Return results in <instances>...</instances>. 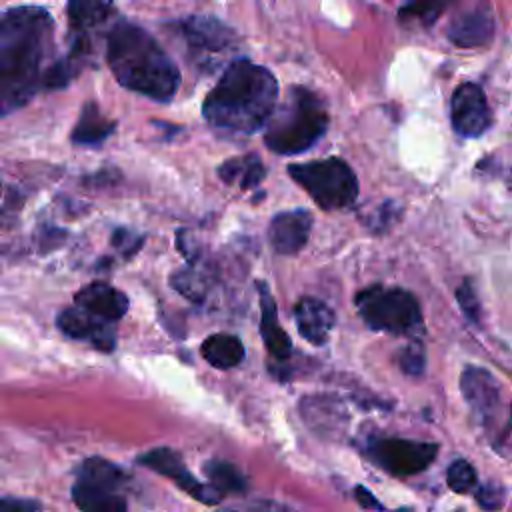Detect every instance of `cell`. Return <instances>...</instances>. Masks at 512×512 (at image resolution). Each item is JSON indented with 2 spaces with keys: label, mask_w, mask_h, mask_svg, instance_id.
<instances>
[{
  "label": "cell",
  "mask_w": 512,
  "mask_h": 512,
  "mask_svg": "<svg viewBox=\"0 0 512 512\" xmlns=\"http://www.w3.org/2000/svg\"><path fill=\"white\" fill-rule=\"evenodd\" d=\"M368 458L394 476H412L426 470L438 454V444L406 438H370Z\"/></svg>",
  "instance_id": "cell-7"
},
{
  "label": "cell",
  "mask_w": 512,
  "mask_h": 512,
  "mask_svg": "<svg viewBox=\"0 0 512 512\" xmlns=\"http://www.w3.org/2000/svg\"><path fill=\"white\" fill-rule=\"evenodd\" d=\"M106 60L116 80L146 98L170 102L180 88V70L158 40L134 22H118L108 32Z\"/></svg>",
  "instance_id": "cell-3"
},
{
  "label": "cell",
  "mask_w": 512,
  "mask_h": 512,
  "mask_svg": "<svg viewBox=\"0 0 512 512\" xmlns=\"http://www.w3.org/2000/svg\"><path fill=\"white\" fill-rule=\"evenodd\" d=\"M476 500L482 508H488V510H494V508H500L502 506V500H504V494L500 488L496 486H482L478 492H476Z\"/></svg>",
  "instance_id": "cell-32"
},
{
  "label": "cell",
  "mask_w": 512,
  "mask_h": 512,
  "mask_svg": "<svg viewBox=\"0 0 512 512\" xmlns=\"http://www.w3.org/2000/svg\"><path fill=\"white\" fill-rule=\"evenodd\" d=\"M356 308L368 328L394 336H414L422 330V310L404 288L370 286L356 294Z\"/></svg>",
  "instance_id": "cell-5"
},
{
  "label": "cell",
  "mask_w": 512,
  "mask_h": 512,
  "mask_svg": "<svg viewBox=\"0 0 512 512\" xmlns=\"http://www.w3.org/2000/svg\"><path fill=\"white\" fill-rule=\"evenodd\" d=\"M294 320L300 336H304L314 346L324 344L336 324L332 308L312 296H304L298 300L294 308Z\"/></svg>",
  "instance_id": "cell-13"
},
{
  "label": "cell",
  "mask_w": 512,
  "mask_h": 512,
  "mask_svg": "<svg viewBox=\"0 0 512 512\" xmlns=\"http://www.w3.org/2000/svg\"><path fill=\"white\" fill-rule=\"evenodd\" d=\"M54 20L40 6H14L0 20V106L2 114L22 108L40 88L50 66Z\"/></svg>",
  "instance_id": "cell-1"
},
{
  "label": "cell",
  "mask_w": 512,
  "mask_h": 512,
  "mask_svg": "<svg viewBox=\"0 0 512 512\" xmlns=\"http://www.w3.org/2000/svg\"><path fill=\"white\" fill-rule=\"evenodd\" d=\"M310 230H312V214L302 208H296V210L280 212L270 220L268 240L278 254L292 256L304 248L310 236Z\"/></svg>",
  "instance_id": "cell-12"
},
{
  "label": "cell",
  "mask_w": 512,
  "mask_h": 512,
  "mask_svg": "<svg viewBox=\"0 0 512 512\" xmlns=\"http://www.w3.org/2000/svg\"><path fill=\"white\" fill-rule=\"evenodd\" d=\"M56 326L74 340H86L102 352H112L116 346V332L112 320L100 318L82 306L66 308L58 314Z\"/></svg>",
  "instance_id": "cell-11"
},
{
  "label": "cell",
  "mask_w": 512,
  "mask_h": 512,
  "mask_svg": "<svg viewBox=\"0 0 512 512\" xmlns=\"http://www.w3.org/2000/svg\"><path fill=\"white\" fill-rule=\"evenodd\" d=\"M78 480L96 484V486H104L110 490H118L124 484L126 476L116 464H112L108 460L88 458L82 462V466L78 470Z\"/></svg>",
  "instance_id": "cell-24"
},
{
  "label": "cell",
  "mask_w": 512,
  "mask_h": 512,
  "mask_svg": "<svg viewBox=\"0 0 512 512\" xmlns=\"http://www.w3.org/2000/svg\"><path fill=\"white\" fill-rule=\"evenodd\" d=\"M114 14L112 0H68V24L72 34H90Z\"/></svg>",
  "instance_id": "cell-18"
},
{
  "label": "cell",
  "mask_w": 512,
  "mask_h": 512,
  "mask_svg": "<svg viewBox=\"0 0 512 512\" xmlns=\"http://www.w3.org/2000/svg\"><path fill=\"white\" fill-rule=\"evenodd\" d=\"M460 390H462L466 402L470 404V408L482 418H488L500 402L498 382L494 380V376L490 372H486L484 368H478V366H468L462 372Z\"/></svg>",
  "instance_id": "cell-14"
},
{
  "label": "cell",
  "mask_w": 512,
  "mask_h": 512,
  "mask_svg": "<svg viewBox=\"0 0 512 512\" xmlns=\"http://www.w3.org/2000/svg\"><path fill=\"white\" fill-rule=\"evenodd\" d=\"M256 286H258V300H260V334H262V340L268 348V354L274 360L284 362L292 354V340L288 338V334L282 330V326L278 322L276 304H274V298H272L266 282H258Z\"/></svg>",
  "instance_id": "cell-15"
},
{
  "label": "cell",
  "mask_w": 512,
  "mask_h": 512,
  "mask_svg": "<svg viewBox=\"0 0 512 512\" xmlns=\"http://www.w3.org/2000/svg\"><path fill=\"white\" fill-rule=\"evenodd\" d=\"M424 364H426V356H424L422 344L420 342H410L400 354L402 372H406L410 376H418V374L424 372Z\"/></svg>",
  "instance_id": "cell-29"
},
{
  "label": "cell",
  "mask_w": 512,
  "mask_h": 512,
  "mask_svg": "<svg viewBox=\"0 0 512 512\" xmlns=\"http://www.w3.org/2000/svg\"><path fill=\"white\" fill-rule=\"evenodd\" d=\"M288 174L324 210L346 208L354 204L358 196V178L340 158L290 164Z\"/></svg>",
  "instance_id": "cell-6"
},
{
  "label": "cell",
  "mask_w": 512,
  "mask_h": 512,
  "mask_svg": "<svg viewBox=\"0 0 512 512\" xmlns=\"http://www.w3.org/2000/svg\"><path fill=\"white\" fill-rule=\"evenodd\" d=\"M138 464L170 478L180 490H184L188 496L202 504H218L224 496L212 484H202L200 480H196V476L186 470L182 458L170 448H154L150 452H144L142 456H138Z\"/></svg>",
  "instance_id": "cell-9"
},
{
  "label": "cell",
  "mask_w": 512,
  "mask_h": 512,
  "mask_svg": "<svg viewBox=\"0 0 512 512\" xmlns=\"http://www.w3.org/2000/svg\"><path fill=\"white\" fill-rule=\"evenodd\" d=\"M40 506L32 500H14V498H4L2 500V510L6 512H18V510H24V512H32V510H38Z\"/></svg>",
  "instance_id": "cell-35"
},
{
  "label": "cell",
  "mask_w": 512,
  "mask_h": 512,
  "mask_svg": "<svg viewBox=\"0 0 512 512\" xmlns=\"http://www.w3.org/2000/svg\"><path fill=\"white\" fill-rule=\"evenodd\" d=\"M112 244H114L116 248H120L126 256H130V254H134V252L140 248L142 238H140V236H134L132 232H128V230H124V228H118V230H114V234H112Z\"/></svg>",
  "instance_id": "cell-31"
},
{
  "label": "cell",
  "mask_w": 512,
  "mask_h": 512,
  "mask_svg": "<svg viewBox=\"0 0 512 512\" xmlns=\"http://www.w3.org/2000/svg\"><path fill=\"white\" fill-rule=\"evenodd\" d=\"M204 474L208 476L210 484L218 488L222 494H240L246 492L248 484L240 470L224 460H210L204 464Z\"/></svg>",
  "instance_id": "cell-25"
},
{
  "label": "cell",
  "mask_w": 512,
  "mask_h": 512,
  "mask_svg": "<svg viewBox=\"0 0 512 512\" xmlns=\"http://www.w3.org/2000/svg\"><path fill=\"white\" fill-rule=\"evenodd\" d=\"M264 128V144L272 152L294 156L310 150L324 136L328 110L318 94L304 86H292Z\"/></svg>",
  "instance_id": "cell-4"
},
{
  "label": "cell",
  "mask_w": 512,
  "mask_h": 512,
  "mask_svg": "<svg viewBox=\"0 0 512 512\" xmlns=\"http://www.w3.org/2000/svg\"><path fill=\"white\" fill-rule=\"evenodd\" d=\"M456 300H458L462 312L466 314V318H468L470 322H478V320H480V304H478L474 286H472L468 280H464V282L456 288Z\"/></svg>",
  "instance_id": "cell-30"
},
{
  "label": "cell",
  "mask_w": 512,
  "mask_h": 512,
  "mask_svg": "<svg viewBox=\"0 0 512 512\" xmlns=\"http://www.w3.org/2000/svg\"><path fill=\"white\" fill-rule=\"evenodd\" d=\"M74 304L90 310L106 320H120L128 310V298L118 288L106 282H92L74 296Z\"/></svg>",
  "instance_id": "cell-16"
},
{
  "label": "cell",
  "mask_w": 512,
  "mask_h": 512,
  "mask_svg": "<svg viewBox=\"0 0 512 512\" xmlns=\"http://www.w3.org/2000/svg\"><path fill=\"white\" fill-rule=\"evenodd\" d=\"M354 498L362 508H374V510H382L384 506L374 498V494L370 490H366L364 486H356L354 488Z\"/></svg>",
  "instance_id": "cell-34"
},
{
  "label": "cell",
  "mask_w": 512,
  "mask_h": 512,
  "mask_svg": "<svg viewBox=\"0 0 512 512\" xmlns=\"http://www.w3.org/2000/svg\"><path fill=\"white\" fill-rule=\"evenodd\" d=\"M302 418L322 434L336 432L346 424V412L340 402L328 400L324 396L318 398H302Z\"/></svg>",
  "instance_id": "cell-22"
},
{
  "label": "cell",
  "mask_w": 512,
  "mask_h": 512,
  "mask_svg": "<svg viewBox=\"0 0 512 512\" xmlns=\"http://www.w3.org/2000/svg\"><path fill=\"white\" fill-rule=\"evenodd\" d=\"M494 22L484 10H474L458 16L448 28V40L460 48H476L490 42Z\"/></svg>",
  "instance_id": "cell-17"
},
{
  "label": "cell",
  "mask_w": 512,
  "mask_h": 512,
  "mask_svg": "<svg viewBox=\"0 0 512 512\" xmlns=\"http://www.w3.org/2000/svg\"><path fill=\"white\" fill-rule=\"evenodd\" d=\"M218 174L226 184H236L242 190H252L264 180L266 170L262 160L256 154H244V156L226 160L218 168Z\"/></svg>",
  "instance_id": "cell-23"
},
{
  "label": "cell",
  "mask_w": 512,
  "mask_h": 512,
  "mask_svg": "<svg viewBox=\"0 0 512 512\" xmlns=\"http://www.w3.org/2000/svg\"><path fill=\"white\" fill-rule=\"evenodd\" d=\"M114 132V122L104 118L96 102L84 104L78 122L72 128V142L78 146H100Z\"/></svg>",
  "instance_id": "cell-19"
},
{
  "label": "cell",
  "mask_w": 512,
  "mask_h": 512,
  "mask_svg": "<svg viewBox=\"0 0 512 512\" xmlns=\"http://www.w3.org/2000/svg\"><path fill=\"white\" fill-rule=\"evenodd\" d=\"M278 100L276 76L248 58L232 60L202 104L204 120L228 134H254L266 126Z\"/></svg>",
  "instance_id": "cell-2"
},
{
  "label": "cell",
  "mask_w": 512,
  "mask_h": 512,
  "mask_svg": "<svg viewBox=\"0 0 512 512\" xmlns=\"http://www.w3.org/2000/svg\"><path fill=\"white\" fill-rule=\"evenodd\" d=\"M180 32L192 56L202 62L220 58L236 46L234 30L214 16H188L180 22Z\"/></svg>",
  "instance_id": "cell-8"
},
{
  "label": "cell",
  "mask_w": 512,
  "mask_h": 512,
  "mask_svg": "<svg viewBox=\"0 0 512 512\" xmlns=\"http://www.w3.org/2000/svg\"><path fill=\"white\" fill-rule=\"evenodd\" d=\"M170 284L174 286L176 292H180L184 298H188L192 302H202L206 296V288H208L204 278L192 266L174 272L170 278Z\"/></svg>",
  "instance_id": "cell-27"
},
{
  "label": "cell",
  "mask_w": 512,
  "mask_h": 512,
  "mask_svg": "<svg viewBox=\"0 0 512 512\" xmlns=\"http://www.w3.org/2000/svg\"><path fill=\"white\" fill-rule=\"evenodd\" d=\"M202 358L220 370L238 366L244 360V346L234 334H212L200 346Z\"/></svg>",
  "instance_id": "cell-21"
},
{
  "label": "cell",
  "mask_w": 512,
  "mask_h": 512,
  "mask_svg": "<svg viewBox=\"0 0 512 512\" xmlns=\"http://www.w3.org/2000/svg\"><path fill=\"white\" fill-rule=\"evenodd\" d=\"M452 128L464 138H476L484 134L492 122V114L486 96L478 84H460L450 102Z\"/></svg>",
  "instance_id": "cell-10"
},
{
  "label": "cell",
  "mask_w": 512,
  "mask_h": 512,
  "mask_svg": "<svg viewBox=\"0 0 512 512\" xmlns=\"http://www.w3.org/2000/svg\"><path fill=\"white\" fill-rule=\"evenodd\" d=\"M394 212H396V208H390V204H384V206H380V208L376 210L378 218H368V220H366V226H370V228H374V230H382L384 224H390V222L394 220V218H392Z\"/></svg>",
  "instance_id": "cell-33"
},
{
  "label": "cell",
  "mask_w": 512,
  "mask_h": 512,
  "mask_svg": "<svg viewBox=\"0 0 512 512\" xmlns=\"http://www.w3.org/2000/svg\"><path fill=\"white\" fill-rule=\"evenodd\" d=\"M72 500L80 510L86 512H122L126 510V500L110 488L88 484L76 480L72 486Z\"/></svg>",
  "instance_id": "cell-20"
},
{
  "label": "cell",
  "mask_w": 512,
  "mask_h": 512,
  "mask_svg": "<svg viewBox=\"0 0 512 512\" xmlns=\"http://www.w3.org/2000/svg\"><path fill=\"white\" fill-rule=\"evenodd\" d=\"M448 0H408L400 10L398 18L402 22H420L424 26H430L438 20V16L444 12Z\"/></svg>",
  "instance_id": "cell-26"
},
{
  "label": "cell",
  "mask_w": 512,
  "mask_h": 512,
  "mask_svg": "<svg viewBox=\"0 0 512 512\" xmlns=\"http://www.w3.org/2000/svg\"><path fill=\"white\" fill-rule=\"evenodd\" d=\"M446 482L450 486V490L458 492V494H466L476 486V470L470 462L466 460H454L448 470H446Z\"/></svg>",
  "instance_id": "cell-28"
}]
</instances>
